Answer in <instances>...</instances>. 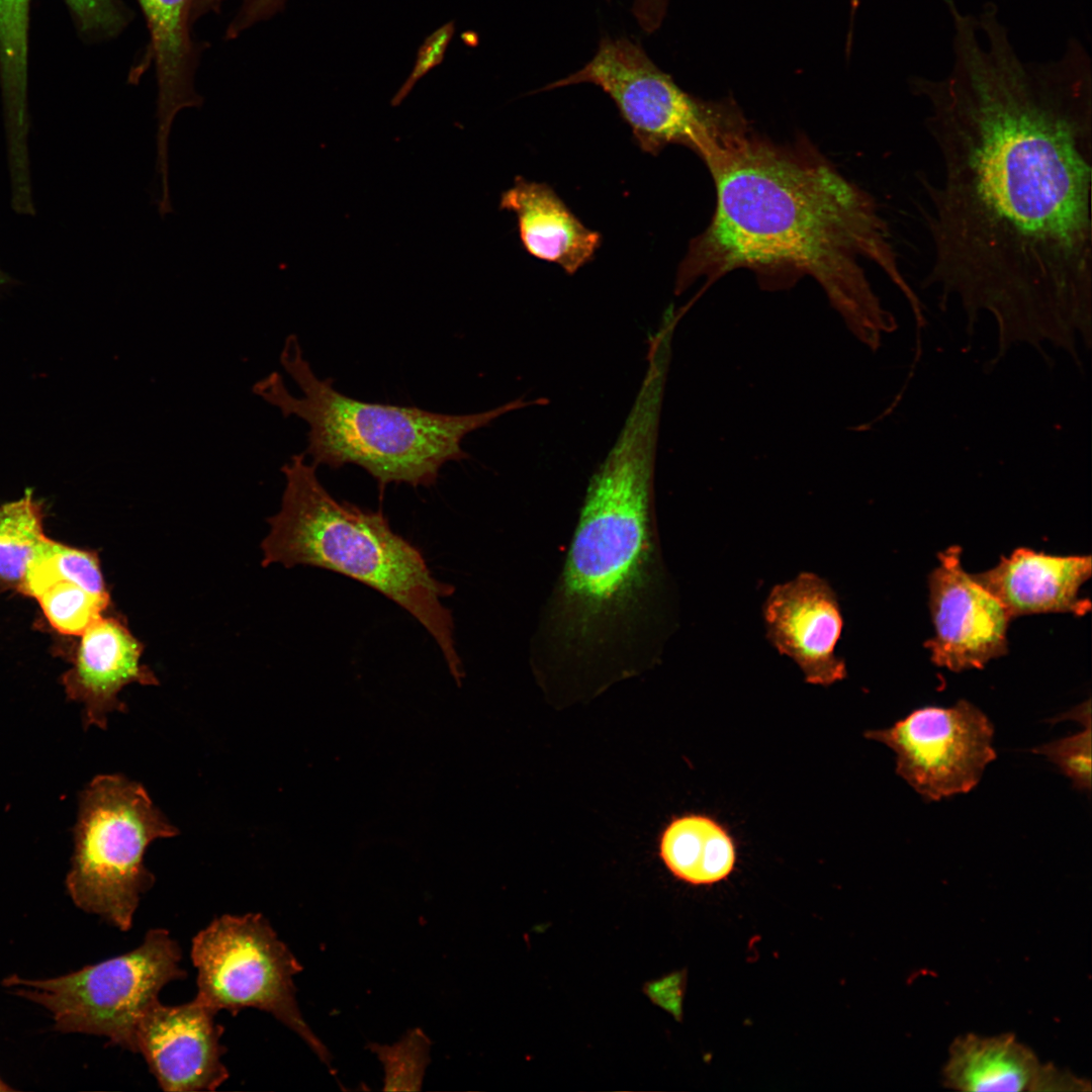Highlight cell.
I'll use <instances>...</instances> for the list:
<instances>
[{
  "label": "cell",
  "mask_w": 1092,
  "mask_h": 1092,
  "mask_svg": "<svg viewBox=\"0 0 1092 1092\" xmlns=\"http://www.w3.org/2000/svg\"><path fill=\"white\" fill-rule=\"evenodd\" d=\"M80 35L89 41L117 36L127 25L128 12L119 0H64Z\"/></svg>",
  "instance_id": "cell-25"
},
{
  "label": "cell",
  "mask_w": 1092,
  "mask_h": 1092,
  "mask_svg": "<svg viewBox=\"0 0 1092 1092\" xmlns=\"http://www.w3.org/2000/svg\"><path fill=\"white\" fill-rule=\"evenodd\" d=\"M286 0H242L225 30V38L234 39L255 24L267 20L282 10Z\"/></svg>",
  "instance_id": "cell-28"
},
{
  "label": "cell",
  "mask_w": 1092,
  "mask_h": 1092,
  "mask_svg": "<svg viewBox=\"0 0 1092 1092\" xmlns=\"http://www.w3.org/2000/svg\"><path fill=\"white\" fill-rule=\"evenodd\" d=\"M196 999L236 1015L252 1007L272 1014L330 1066L331 1054L305 1022L293 977L302 967L261 913L224 914L192 939Z\"/></svg>",
  "instance_id": "cell-9"
},
{
  "label": "cell",
  "mask_w": 1092,
  "mask_h": 1092,
  "mask_svg": "<svg viewBox=\"0 0 1092 1092\" xmlns=\"http://www.w3.org/2000/svg\"><path fill=\"white\" fill-rule=\"evenodd\" d=\"M947 1088L962 1091H1080L1084 1080L1041 1064L1014 1034L958 1036L942 1070Z\"/></svg>",
  "instance_id": "cell-17"
},
{
  "label": "cell",
  "mask_w": 1092,
  "mask_h": 1092,
  "mask_svg": "<svg viewBox=\"0 0 1092 1092\" xmlns=\"http://www.w3.org/2000/svg\"><path fill=\"white\" fill-rule=\"evenodd\" d=\"M305 457L295 454L281 469L285 488L279 512L268 519L262 565L317 567L378 592L426 629L460 684L454 619L443 603L454 586L433 575L422 551L394 532L381 511L336 499Z\"/></svg>",
  "instance_id": "cell-4"
},
{
  "label": "cell",
  "mask_w": 1092,
  "mask_h": 1092,
  "mask_svg": "<svg viewBox=\"0 0 1092 1092\" xmlns=\"http://www.w3.org/2000/svg\"><path fill=\"white\" fill-rule=\"evenodd\" d=\"M499 208L516 214L524 249L557 264L568 275L593 260L602 235L586 228L546 183L516 177L500 195Z\"/></svg>",
  "instance_id": "cell-18"
},
{
  "label": "cell",
  "mask_w": 1092,
  "mask_h": 1092,
  "mask_svg": "<svg viewBox=\"0 0 1092 1092\" xmlns=\"http://www.w3.org/2000/svg\"><path fill=\"white\" fill-rule=\"evenodd\" d=\"M1044 755L1068 777L1080 791L1091 790V726L1074 735L1039 745L1032 749Z\"/></svg>",
  "instance_id": "cell-26"
},
{
  "label": "cell",
  "mask_w": 1092,
  "mask_h": 1092,
  "mask_svg": "<svg viewBox=\"0 0 1092 1092\" xmlns=\"http://www.w3.org/2000/svg\"><path fill=\"white\" fill-rule=\"evenodd\" d=\"M961 554L958 545L939 552L938 565L929 575L934 635L925 643L935 665L956 672L983 668L1006 654L1011 620L1002 604L964 569Z\"/></svg>",
  "instance_id": "cell-11"
},
{
  "label": "cell",
  "mask_w": 1092,
  "mask_h": 1092,
  "mask_svg": "<svg viewBox=\"0 0 1092 1092\" xmlns=\"http://www.w3.org/2000/svg\"><path fill=\"white\" fill-rule=\"evenodd\" d=\"M31 0H0V89L6 129H28V49Z\"/></svg>",
  "instance_id": "cell-20"
},
{
  "label": "cell",
  "mask_w": 1092,
  "mask_h": 1092,
  "mask_svg": "<svg viewBox=\"0 0 1092 1092\" xmlns=\"http://www.w3.org/2000/svg\"><path fill=\"white\" fill-rule=\"evenodd\" d=\"M151 37L158 94L155 118L156 175L169 184V138L176 115L185 108H200L195 75L198 52L191 36L193 0H138Z\"/></svg>",
  "instance_id": "cell-15"
},
{
  "label": "cell",
  "mask_w": 1092,
  "mask_h": 1092,
  "mask_svg": "<svg viewBox=\"0 0 1092 1092\" xmlns=\"http://www.w3.org/2000/svg\"><path fill=\"white\" fill-rule=\"evenodd\" d=\"M144 644L120 616H102L82 635L73 666L61 678L67 697L83 705L84 727L106 729L113 712L124 713L118 696L129 684L158 686L155 672L141 662Z\"/></svg>",
  "instance_id": "cell-14"
},
{
  "label": "cell",
  "mask_w": 1092,
  "mask_h": 1092,
  "mask_svg": "<svg viewBox=\"0 0 1092 1092\" xmlns=\"http://www.w3.org/2000/svg\"><path fill=\"white\" fill-rule=\"evenodd\" d=\"M182 951L164 928L150 929L134 949L49 979L12 975L3 985L47 1009L62 1032L103 1036L135 1053V1031L170 982L183 980Z\"/></svg>",
  "instance_id": "cell-8"
},
{
  "label": "cell",
  "mask_w": 1092,
  "mask_h": 1092,
  "mask_svg": "<svg viewBox=\"0 0 1092 1092\" xmlns=\"http://www.w3.org/2000/svg\"><path fill=\"white\" fill-rule=\"evenodd\" d=\"M216 1013L196 998L175 1006L158 1000L147 1010L135 1031V1053L161 1089L213 1091L228 1080Z\"/></svg>",
  "instance_id": "cell-13"
},
{
  "label": "cell",
  "mask_w": 1092,
  "mask_h": 1092,
  "mask_svg": "<svg viewBox=\"0 0 1092 1092\" xmlns=\"http://www.w3.org/2000/svg\"><path fill=\"white\" fill-rule=\"evenodd\" d=\"M454 22L450 21L432 32L420 47L415 66L407 79L391 100L392 106H398L410 94L416 83L432 69L442 63L448 44L454 33Z\"/></svg>",
  "instance_id": "cell-27"
},
{
  "label": "cell",
  "mask_w": 1092,
  "mask_h": 1092,
  "mask_svg": "<svg viewBox=\"0 0 1092 1092\" xmlns=\"http://www.w3.org/2000/svg\"><path fill=\"white\" fill-rule=\"evenodd\" d=\"M610 1V0H608ZM668 0H633L632 13L640 28L650 34L661 25Z\"/></svg>",
  "instance_id": "cell-29"
},
{
  "label": "cell",
  "mask_w": 1092,
  "mask_h": 1092,
  "mask_svg": "<svg viewBox=\"0 0 1092 1092\" xmlns=\"http://www.w3.org/2000/svg\"><path fill=\"white\" fill-rule=\"evenodd\" d=\"M178 832L140 783L116 774L95 777L81 793L74 828L66 878L72 901L129 930L142 896L155 884L145 852L153 841Z\"/></svg>",
  "instance_id": "cell-6"
},
{
  "label": "cell",
  "mask_w": 1092,
  "mask_h": 1092,
  "mask_svg": "<svg viewBox=\"0 0 1092 1092\" xmlns=\"http://www.w3.org/2000/svg\"><path fill=\"white\" fill-rule=\"evenodd\" d=\"M224 0H193L194 7L201 12L217 10Z\"/></svg>",
  "instance_id": "cell-30"
},
{
  "label": "cell",
  "mask_w": 1092,
  "mask_h": 1092,
  "mask_svg": "<svg viewBox=\"0 0 1092 1092\" xmlns=\"http://www.w3.org/2000/svg\"><path fill=\"white\" fill-rule=\"evenodd\" d=\"M940 160L928 186L927 285L1000 337L1086 330L1092 298V112L1082 76L968 70L922 87Z\"/></svg>",
  "instance_id": "cell-1"
},
{
  "label": "cell",
  "mask_w": 1092,
  "mask_h": 1092,
  "mask_svg": "<svg viewBox=\"0 0 1092 1092\" xmlns=\"http://www.w3.org/2000/svg\"><path fill=\"white\" fill-rule=\"evenodd\" d=\"M1091 570L1090 555H1050L1021 547L973 577L1002 604L1011 619L1041 613L1084 616L1091 603L1079 592Z\"/></svg>",
  "instance_id": "cell-16"
},
{
  "label": "cell",
  "mask_w": 1092,
  "mask_h": 1092,
  "mask_svg": "<svg viewBox=\"0 0 1092 1092\" xmlns=\"http://www.w3.org/2000/svg\"><path fill=\"white\" fill-rule=\"evenodd\" d=\"M659 855L669 872L691 885L725 880L736 862L735 842L714 818L687 814L673 818L659 838Z\"/></svg>",
  "instance_id": "cell-19"
},
{
  "label": "cell",
  "mask_w": 1092,
  "mask_h": 1092,
  "mask_svg": "<svg viewBox=\"0 0 1092 1092\" xmlns=\"http://www.w3.org/2000/svg\"><path fill=\"white\" fill-rule=\"evenodd\" d=\"M9 281H10V279H9V277L7 276V274H5V273H4V272H3V271H2L1 269H0V287H1V286H3V285H6V284H8V283H9Z\"/></svg>",
  "instance_id": "cell-31"
},
{
  "label": "cell",
  "mask_w": 1092,
  "mask_h": 1092,
  "mask_svg": "<svg viewBox=\"0 0 1092 1092\" xmlns=\"http://www.w3.org/2000/svg\"><path fill=\"white\" fill-rule=\"evenodd\" d=\"M384 1069V1091H420L430 1063L431 1040L412 1028L393 1044L369 1043Z\"/></svg>",
  "instance_id": "cell-24"
},
{
  "label": "cell",
  "mask_w": 1092,
  "mask_h": 1092,
  "mask_svg": "<svg viewBox=\"0 0 1092 1092\" xmlns=\"http://www.w3.org/2000/svg\"><path fill=\"white\" fill-rule=\"evenodd\" d=\"M994 727L974 704L923 707L864 737L896 754V772L924 801H939L972 791L996 759Z\"/></svg>",
  "instance_id": "cell-10"
},
{
  "label": "cell",
  "mask_w": 1092,
  "mask_h": 1092,
  "mask_svg": "<svg viewBox=\"0 0 1092 1092\" xmlns=\"http://www.w3.org/2000/svg\"><path fill=\"white\" fill-rule=\"evenodd\" d=\"M704 163L716 205L679 263L676 294L700 278L709 283L740 268L767 288L812 276L859 338L875 347L880 331L895 323L867 279L861 261L868 260L906 296L916 320L922 317L874 198L807 138L777 143L750 125Z\"/></svg>",
  "instance_id": "cell-2"
},
{
  "label": "cell",
  "mask_w": 1092,
  "mask_h": 1092,
  "mask_svg": "<svg viewBox=\"0 0 1092 1092\" xmlns=\"http://www.w3.org/2000/svg\"><path fill=\"white\" fill-rule=\"evenodd\" d=\"M75 583L90 593L109 596L98 554L46 538L30 561L20 593L36 599L54 583Z\"/></svg>",
  "instance_id": "cell-22"
},
{
  "label": "cell",
  "mask_w": 1092,
  "mask_h": 1092,
  "mask_svg": "<svg viewBox=\"0 0 1092 1092\" xmlns=\"http://www.w3.org/2000/svg\"><path fill=\"white\" fill-rule=\"evenodd\" d=\"M580 83L598 86L613 100L638 147L651 155L679 145L704 162L750 124L734 100H703L684 91L639 41L627 36L604 34L581 69L540 91Z\"/></svg>",
  "instance_id": "cell-7"
},
{
  "label": "cell",
  "mask_w": 1092,
  "mask_h": 1092,
  "mask_svg": "<svg viewBox=\"0 0 1092 1092\" xmlns=\"http://www.w3.org/2000/svg\"><path fill=\"white\" fill-rule=\"evenodd\" d=\"M664 375L642 383L589 479L552 614L566 647H605L639 612L653 568V473Z\"/></svg>",
  "instance_id": "cell-3"
},
{
  "label": "cell",
  "mask_w": 1092,
  "mask_h": 1092,
  "mask_svg": "<svg viewBox=\"0 0 1092 1092\" xmlns=\"http://www.w3.org/2000/svg\"><path fill=\"white\" fill-rule=\"evenodd\" d=\"M50 624L66 635L81 636L110 606V596H99L66 581L52 584L37 598Z\"/></svg>",
  "instance_id": "cell-23"
},
{
  "label": "cell",
  "mask_w": 1092,
  "mask_h": 1092,
  "mask_svg": "<svg viewBox=\"0 0 1092 1092\" xmlns=\"http://www.w3.org/2000/svg\"><path fill=\"white\" fill-rule=\"evenodd\" d=\"M46 538L41 506L30 491L0 507V586L20 592Z\"/></svg>",
  "instance_id": "cell-21"
},
{
  "label": "cell",
  "mask_w": 1092,
  "mask_h": 1092,
  "mask_svg": "<svg viewBox=\"0 0 1092 1092\" xmlns=\"http://www.w3.org/2000/svg\"><path fill=\"white\" fill-rule=\"evenodd\" d=\"M9 1090H11V1089L9 1088V1086H7V1085H6V1083H4V1082H3V1081H2L1 1079H0V1092H2V1091H9Z\"/></svg>",
  "instance_id": "cell-32"
},
{
  "label": "cell",
  "mask_w": 1092,
  "mask_h": 1092,
  "mask_svg": "<svg viewBox=\"0 0 1092 1092\" xmlns=\"http://www.w3.org/2000/svg\"><path fill=\"white\" fill-rule=\"evenodd\" d=\"M762 614L767 640L799 666L806 682L828 687L846 677L845 662L835 653L843 618L827 580L801 572L775 585Z\"/></svg>",
  "instance_id": "cell-12"
},
{
  "label": "cell",
  "mask_w": 1092,
  "mask_h": 1092,
  "mask_svg": "<svg viewBox=\"0 0 1092 1092\" xmlns=\"http://www.w3.org/2000/svg\"><path fill=\"white\" fill-rule=\"evenodd\" d=\"M280 363L298 386L292 394L278 372L253 385V392L284 417H297L308 426L304 452L315 466L338 469L347 464L366 470L383 488L390 483L432 486L450 461L469 458L465 437L499 417L547 400L523 396L480 413L451 415L417 406L367 402L343 394L332 378L315 375L300 342L289 335Z\"/></svg>",
  "instance_id": "cell-5"
}]
</instances>
